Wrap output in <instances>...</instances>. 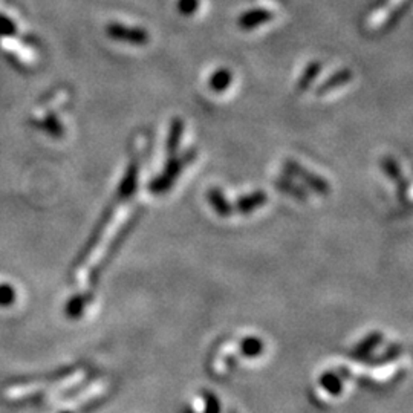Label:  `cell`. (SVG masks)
Instances as JSON below:
<instances>
[{
  "label": "cell",
  "instance_id": "cell-1",
  "mask_svg": "<svg viewBox=\"0 0 413 413\" xmlns=\"http://www.w3.org/2000/svg\"><path fill=\"white\" fill-rule=\"evenodd\" d=\"M196 157V149H190L182 158H175L166 166L164 172L161 173L159 178L150 182V191L152 193H164L172 187L175 179L178 178V175L182 172V168L186 167L188 162H191Z\"/></svg>",
  "mask_w": 413,
  "mask_h": 413
},
{
  "label": "cell",
  "instance_id": "cell-2",
  "mask_svg": "<svg viewBox=\"0 0 413 413\" xmlns=\"http://www.w3.org/2000/svg\"><path fill=\"white\" fill-rule=\"evenodd\" d=\"M106 33L109 37H112L114 40L118 42H126L130 43V45L135 46H143L146 43H149V33L146 29L141 28H135V26H126L121 24H110L106 28Z\"/></svg>",
  "mask_w": 413,
  "mask_h": 413
},
{
  "label": "cell",
  "instance_id": "cell-3",
  "mask_svg": "<svg viewBox=\"0 0 413 413\" xmlns=\"http://www.w3.org/2000/svg\"><path fill=\"white\" fill-rule=\"evenodd\" d=\"M285 167H286L290 172L296 173V175L299 176V178L304 179V181L308 184L309 187L314 188V190L317 191V193H320V195H326V193H329V186H328L326 182H324L322 178H319V176H315V175H313L311 172H308L305 167L299 166L296 161H286Z\"/></svg>",
  "mask_w": 413,
  "mask_h": 413
},
{
  "label": "cell",
  "instance_id": "cell-4",
  "mask_svg": "<svg viewBox=\"0 0 413 413\" xmlns=\"http://www.w3.org/2000/svg\"><path fill=\"white\" fill-rule=\"evenodd\" d=\"M267 199L268 197L265 195V191L262 190L253 191V193L239 197L238 204H236V210H238L240 215H249V213H253L254 210L261 209L262 205H265Z\"/></svg>",
  "mask_w": 413,
  "mask_h": 413
},
{
  "label": "cell",
  "instance_id": "cell-5",
  "mask_svg": "<svg viewBox=\"0 0 413 413\" xmlns=\"http://www.w3.org/2000/svg\"><path fill=\"white\" fill-rule=\"evenodd\" d=\"M274 19V12L265 8L259 10H252L243 14V16L239 19V26L242 29H254L262 24H267V21Z\"/></svg>",
  "mask_w": 413,
  "mask_h": 413
},
{
  "label": "cell",
  "instance_id": "cell-6",
  "mask_svg": "<svg viewBox=\"0 0 413 413\" xmlns=\"http://www.w3.org/2000/svg\"><path fill=\"white\" fill-rule=\"evenodd\" d=\"M405 2H407V0H385L383 5H380L378 8L372 12L371 25L377 26L380 24H385V21L392 17V14L400 10Z\"/></svg>",
  "mask_w": 413,
  "mask_h": 413
},
{
  "label": "cell",
  "instance_id": "cell-7",
  "mask_svg": "<svg viewBox=\"0 0 413 413\" xmlns=\"http://www.w3.org/2000/svg\"><path fill=\"white\" fill-rule=\"evenodd\" d=\"M137 184H138V164L134 161L129 166L126 175H124V178L120 184V188H118L116 197L120 199V201H124V199H128L129 196L134 195L137 191Z\"/></svg>",
  "mask_w": 413,
  "mask_h": 413
},
{
  "label": "cell",
  "instance_id": "cell-8",
  "mask_svg": "<svg viewBox=\"0 0 413 413\" xmlns=\"http://www.w3.org/2000/svg\"><path fill=\"white\" fill-rule=\"evenodd\" d=\"M206 196H209V202L213 209H215L218 216L227 218V216L233 215V206L230 205V202L227 201V197L224 196V193L219 188L209 190Z\"/></svg>",
  "mask_w": 413,
  "mask_h": 413
},
{
  "label": "cell",
  "instance_id": "cell-9",
  "mask_svg": "<svg viewBox=\"0 0 413 413\" xmlns=\"http://www.w3.org/2000/svg\"><path fill=\"white\" fill-rule=\"evenodd\" d=\"M351 80H352V72L349 69L338 71L329 80L324 81L323 85H320L319 91H317V95H324V94H328L331 91H334V89H337V87H342L344 85H348Z\"/></svg>",
  "mask_w": 413,
  "mask_h": 413
},
{
  "label": "cell",
  "instance_id": "cell-10",
  "mask_svg": "<svg viewBox=\"0 0 413 413\" xmlns=\"http://www.w3.org/2000/svg\"><path fill=\"white\" fill-rule=\"evenodd\" d=\"M182 134H184V121L179 120V118H175L172 121L170 134H168V139H167V153L173 155L176 150H178L182 139Z\"/></svg>",
  "mask_w": 413,
  "mask_h": 413
},
{
  "label": "cell",
  "instance_id": "cell-11",
  "mask_svg": "<svg viewBox=\"0 0 413 413\" xmlns=\"http://www.w3.org/2000/svg\"><path fill=\"white\" fill-rule=\"evenodd\" d=\"M231 81H233V73L230 71L219 69L213 73L209 85L211 87V91L224 92V91H227V87L231 85Z\"/></svg>",
  "mask_w": 413,
  "mask_h": 413
},
{
  "label": "cell",
  "instance_id": "cell-12",
  "mask_svg": "<svg viewBox=\"0 0 413 413\" xmlns=\"http://www.w3.org/2000/svg\"><path fill=\"white\" fill-rule=\"evenodd\" d=\"M320 69H322V64H320L319 62H313L311 64L308 66L306 71H305V73H304V76H301V78H300V81H299V86H297V87H299V91H300V92L308 89L309 85H311L313 81L315 80V77L319 76Z\"/></svg>",
  "mask_w": 413,
  "mask_h": 413
},
{
  "label": "cell",
  "instance_id": "cell-13",
  "mask_svg": "<svg viewBox=\"0 0 413 413\" xmlns=\"http://www.w3.org/2000/svg\"><path fill=\"white\" fill-rule=\"evenodd\" d=\"M381 166H383V170L386 172V175L389 176L390 179L396 181L398 184L404 182L403 181V173L400 170V166L396 164V161L394 158H385V159H383Z\"/></svg>",
  "mask_w": 413,
  "mask_h": 413
},
{
  "label": "cell",
  "instance_id": "cell-14",
  "mask_svg": "<svg viewBox=\"0 0 413 413\" xmlns=\"http://www.w3.org/2000/svg\"><path fill=\"white\" fill-rule=\"evenodd\" d=\"M262 351V343L261 340H257V338H247L245 342H243V352L248 353V355H256V353H259Z\"/></svg>",
  "mask_w": 413,
  "mask_h": 413
},
{
  "label": "cell",
  "instance_id": "cell-15",
  "mask_svg": "<svg viewBox=\"0 0 413 413\" xmlns=\"http://www.w3.org/2000/svg\"><path fill=\"white\" fill-rule=\"evenodd\" d=\"M14 301V291L11 286H0V305L6 306V305H11Z\"/></svg>",
  "mask_w": 413,
  "mask_h": 413
},
{
  "label": "cell",
  "instance_id": "cell-16",
  "mask_svg": "<svg viewBox=\"0 0 413 413\" xmlns=\"http://www.w3.org/2000/svg\"><path fill=\"white\" fill-rule=\"evenodd\" d=\"M83 306H85V299L83 297H76V299L69 301L68 314L69 315H78L81 313V309H83Z\"/></svg>",
  "mask_w": 413,
  "mask_h": 413
},
{
  "label": "cell",
  "instance_id": "cell-17",
  "mask_svg": "<svg viewBox=\"0 0 413 413\" xmlns=\"http://www.w3.org/2000/svg\"><path fill=\"white\" fill-rule=\"evenodd\" d=\"M178 8L182 14H191L197 8V0H179Z\"/></svg>",
  "mask_w": 413,
  "mask_h": 413
}]
</instances>
